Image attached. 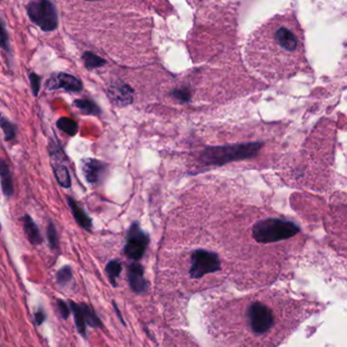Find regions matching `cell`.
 Masks as SVG:
<instances>
[{
  "instance_id": "16",
  "label": "cell",
  "mask_w": 347,
  "mask_h": 347,
  "mask_svg": "<svg viewBox=\"0 0 347 347\" xmlns=\"http://www.w3.org/2000/svg\"><path fill=\"white\" fill-rule=\"evenodd\" d=\"M73 105L77 108V109L85 114V115H92V116H99L101 114L100 107L92 100L88 99H77L73 102Z\"/></svg>"
},
{
  "instance_id": "8",
  "label": "cell",
  "mask_w": 347,
  "mask_h": 347,
  "mask_svg": "<svg viewBox=\"0 0 347 347\" xmlns=\"http://www.w3.org/2000/svg\"><path fill=\"white\" fill-rule=\"evenodd\" d=\"M46 89L48 91L64 90L69 93H77L82 90V82L75 76L60 72L48 79L46 82Z\"/></svg>"
},
{
  "instance_id": "9",
  "label": "cell",
  "mask_w": 347,
  "mask_h": 347,
  "mask_svg": "<svg viewBox=\"0 0 347 347\" xmlns=\"http://www.w3.org/2000/svg\"><path fill=\"white\" fill-rule=\"evenodd\" d=\"M50 156L52 160V169L54 172V176L58 184L65 189L70 188L71 178H70L67 167L63 164L64 155L62 153L61 148L57 147V145L54 148L50 147Z\"/></svg>"
},
{
  "instance_id": "4",
  "label": "cell",
  "mask_w": 347,
  "mask_h": 347,
  "mask_svg": "<svg viewBox=\"0 0 347 347\" xmlns=\"http://www.w3.org/2000/svg\"><path fill=\"white\" fill-rule=\"evenodd\" d=\"M27 12L32 23L43 32H53L58 27V13L51 0H31Z\"/></svg>"
},
{
  "instance_id": "21",
  "label": "cell",
  "mask_w": 347,
  "mask_h": 347,
  "mask_svg": "<svg viewBox=\"0 0 347 347\" xmlns=\"http://www.w3.org/2000/svg\"><path fill=\"white\" fill-rule=\"evenodd\" d=\"M0 127L5 135V141H11L16 136V127L6 117L0 116Z\"/></svg>"
},
{
  "instance_id": "26",
  "label": "cell",
  "mask_w": 347,
  "mask_h": 347,
  "mask_svg": "<svg viewBox=\"0 0 347 347\" xmlns=\"http://www.w3.org/2000/svg\"><path fill=\"white\" fill-rule=\"evenodd\" d=\"M29 78L31 82V89H32L33 96L38 97L40 93V88H41V77L37 73L31 72L29 74Z\"/></svg>"
},
{
  "instance_id": "6",
  "label": "cell",
  "mask_w": 347,
  "mask_h": 347,
  "mask_svg": "<svg viewBox=\"0 0 347 347\" xmlns=\"http://www.w3.org/2000/svg\"><path fill=\"white\" fill-rule=\"evenodd\" d=\"M221 260L216 253L206 250H196L191 256L190 276L192 278H201L206 274L221 270Z\"/></svg>"
},
{
  "instance_id": "25",
  "label": "cell",
  "mask_w": 347,
  "mask_h": 347,
  "mask_svg": "<svg viewBox=\"0 0 347 347\" xmlns=\"http://www.w3.org/2000/svg\"><path fill=\"white\" fill-rule=\"evenodd\" d=\"M47 237H48V243L50 248L52 250H56L59 246V240H58L56 228L52 222H50L47 227Z\"/></svg>"
},
{
  "instance_id": "28",
  "label": "cell",
  "mask_w": 347,
  "mask_h": 347,
  "mask_svg": "<svg viewBox=\"0 0 347 347\" xmlns=\"http://www.w3.org/2000/svg\"><path fill=\"white\" fill-rule=\"evenodd\" d=\"M57 305H58V309L60 311V314L62 316L63 319H67L68 316H69V308L67 307L66 305V302H64L63 300H58L57 301Z\"/></svg>"
},
{
  "instance_id": "18",
  "label": "cell",
  "mask_w": 347,
  "mask_h": 347,
  "mask_svg": "<svg viewBox=\"0 0 347 347\" xmlns=\"http://www.w3.org/2000/svg\"><path fill=\"white\" fill-rule=\"evenodd\" d=\"M69 306H70V309L74 315L75 325H76V328H77L79 334H81L83 337H85L86 324L84 321V317H83V313H82L80 305H78V303H75L74 301H69Z\"/></svg>"
},
{
  "instance_id": "19",
  "label": "cell",
  "mask_w": 347,
  "mask_h": 347,
  "mask_svg": "<svg viewBox=\"0 0 347 347\" xmlns=\"http://www.w3.org/2000/svg\"><path fill=\"white\" fill-rule=\"evenodd\" d=\"M80 307H81V310L83 313L85 324L89 325V326H91V327H94V328H101L102 322L98 318V316L96 315L94 310H92L88 305H85V303H80Z\"/></svg>"
},
{
  "instance_id": "17",
  "label": "cell",
  "mask_w": 347,
  "mask_h": 347,
  "mask_svg": "<svg viewBox=\"0 0 347 347\" xmlns=\"http://www.w3.org/2000/svg\"><path fill=\"white\" fill-rule=\"evenodd\" d=\"M56 126L58 127V129H60L61 131H63L64 133H66L69 136H74L76 135L77 131H78V126L77 123L67 117H61L57 120L56 122Z\"/></svg>"
},
{
  "instance_id": "23",
  "label": "cell",
  "mask_w": 347,
  "mask_h": 347,
  "mask_svg": "<svg viewBox=\"0 0 347 347\" xmlns=\"http://www.w3.org/2000/svg\"><path fill=\"white\" fill-rule=\"evenodd\" d=\"M82 58L84 60L85 67L88 69L100 67V66H102V65L105 64V61L103 59H101L100 57H98L92 53H84Z\"/></svg>"
},
{
  "instance_id": "10",
  "label": "cell",
  "mask_w": 347,
  "mask_h": 347,
  "mask_svg": "<svg viewBox=\"0 0 347 347\" xmlns=\"http://www.w3.org/2000/svg\"><path fill=\"white\" fill-rule=\"evenodd\" d=\"M108 97L117 106L125 107L133 103L134 91L125 83H114L108 89Z\"/></svg>"
},
{
  "instance_id": "11",
  "label": "cell",
  "mask_w": 347,
  "mask_h": 347,
  "mask_svg": "<svg viewBox=\"0 0 347 347\" xmlns=\"http://www.w3.org/2000/svg\"><path fill=\"white\" fill-rule=\"evenodd\" d=\"M82 174L90 184L99 183L107 171V166L96 159H85L81 162Z\"/></svg>"
},
{
  "instance_id": "29",
  "label": "cell",
  "mask_w": 347,
  "mask_h": 347,
  "mask_svg": "<svg viewBox=\"0 0 347 347\" xmlns=\"http://www.w3.org/2000/svg\"><path fill=\"white\" fill-rule=\"evenodd\" d=\"M35 319H36L37 325H41L43 322L46 320V315H45L44 311L39 310L38 313H36V315H35Z\"/></svg>"
},
{
  "instance_id": "12",
  "label": "cell",
  "mask_w": 347,
  "mask_h": 347,
  "mask_svg": "<svg viewBox=\"0 0 347 347\" xmlns=\"http://www.w3.org/2000/svg\"><path fill=\"white\" fill-rule=\"evenodd\" d=\"M128 279L131 289L136 293L144 292L147 289V283L144 278L143 267L138 263H132L128 268Z\"/></svg>"
},
{
  "instance_id": "13",
  "label": "cell",
  "mask_w": 347,
  "mask_h": 347,
  "mask_svg": "<svg viewBox=\"0 0 347 347\" xmlns=\"http://www.w3.org/2000/svg\"><path fill=\"white\" fill-rule=\"evenodd\" d=\"M67 203L68 206L72 212V215L76 223L84 230L88 231H91L92 227H93V222L91 220L90 216L85 213V211L79 206V204L72 199L71 197H67Z\"/></svg>"
},
{
  "instance_id": "1",
  "label": "cell",
  "mask_w": 347,
  "mask_h": 347,
  "mask_svg": "<svg viewBox=\"0 0 347 347\" xmlns=\"http://www.w3.org/2000/svg\"><path fill=\"white\" fill-rule=\"evenodd\" d=\"M248 55L257 63L290 72L305 63V39L292 14L276 15L257 29L247 43Z\"/></svg>"
},
{
  "instance_id": "7",
  "label": "cell",
  "mask_w": 347,
  "mask_h": 347,
  "mask_svg": "<svg viewBox=\"0 0 347 347\" xmlns=\"http://www.w3.org/2000/svg\"><path fill=\"white\" fill-rule=\"evenodd\" d=\"M149 244V236L137 223L132 224L126 234L124 253L129 258L137 261L144 255Z\"/></svg>"
},
{
  "instance_id": "5",
  "label": "cell",
  "mask_w": 347,
  "mask_h": 347,
  "mask_svg": "<svg viewBox=\"0 0 347 347\" xmlns=\"http://www.w3.org/2000/svg\"><path fill=\"white\" fill-rule=\"evenodd\" d=\"M248 319L252 331L257 335L270 332L277 323V316L274 310L261 301H256L250 306Z\"/></svg>"
},
{
  "instance_id": "20",
  "label": "cell",
  "mask_w": 347,
  "mask_h": 347,
  "mask_svg": "<svg viewBox=\"0 0 347 347\" xmlns=\"http://www.w3.org/2000/svg\"><path fill=\"white\" fill-rule=\"evenodd\" d=\"M122 271V264L118 260H112L109 263L107 264L106 266V272L108 277H109L110 283L112 284L113 287H116L117 284V278L119 277L120 273Z\"/></svg>"
},
{
  "instance_id": "14",
  "label": "cell",
  "mask_w": 347,
  "mask_h": 347,
  "mask_svg": "<svg viewBox=\"0 0 347 347\" xmlns=\"http://www.w3.org/2000/svg\"><path fill=\"white\" fill-rule=\"evenodd\" d=\"M23 227L28 240L32 245L39 246L43 243V237L41 235L40 230L30 215L26 214L23 218Z\"/></svg>"
},
{
  "instance_id": "2",
  "label": "cell",
  "mask_w": 347,
  "mask_h": 347,
  "mask_svg": "<svg viewBox=\"0 0 347 347\" xmlns=\"http://www.w3.org/2000/svg\"><path fill=\"white\" fill-rule=\"evenodd\" d=\"M262 145V142H248L209 146L202 151L200 160L206 166H224L229 163L255 158Z\"/></svg>"
},
{
  "instance_id": "27",
  "label": "cell",
  "mask_w": 347,
  "mask_h": 347,
  "mask_svg": "<svg viewBox=\"0 0 347 347\" xmlns=\"http://www.w3.org/2000/svg\"><path fill=\"white\" fill-rule=\"evenodd\" d=\"M172 96L176 100H179L183 103H187L191 100V94L187 89H180L172 92Z\"/></svg>"
},
{
  "instance_id": "3",
  "label": "cell",
  "mask_w": 347,
  "mask_h": 347,
  "mask_svg": "<svg viewBox=\"0 0 347 347\" xmlns=\"http://www.w3.org/2000/svg\"><path fill=\"white\" fill-rule=\"evenodd\" d=\"M299 231L296 225L283 219H267L254 225L252 235L260 244L277 243L294 236Z\"/></svg>"
},
{
  "instance_id": "22",
  "label": "cell",
  "mask_w": 347,
  "mask_h": 347,
  "mask_svg": "<svg viewBox=\"0 0 347 347\" xmlns=\"http://www.w3.org/2000/svg\"><path fill=\"white\" fill-rule=\"evenodd\" d=\"M0 48L4 50L6 53H10V45H9V37L5 27L4 21L0 17Z\"/></svg>"
},
{
  "instance_id": "24",
  "label": "cell",
  "mask_w": 347,
  "mask_h": 347,
  "mask_svg": "<svg viewBox=\"0 0 347 347\" xmlns=\"http://www.w3.org/2000/svg\"><path fill=\"white\" fill-rule=\"evenodd\" d=\"M57 283L61 286L67 285L69 281L72 279V270L69 266H64L61 269L58 270L56 274Z\"/></svg>"
},
{
  "instance_id": "15",
  "label": "cell",
  "mask_w": 347,
  "mask_h": 347,
  "mask_svg": "<svg viewBox=\"0 0 347 347\" xmlns=\"http://www.w3.org/2000/svg\"><path fill=\"white\" fill-rule=\"evenodd\" d=\"M0 179H1V188L4 196L11 197L14 193L11 173L8 165L1 158H0Z\"/></svg>"
}]
</instances>
